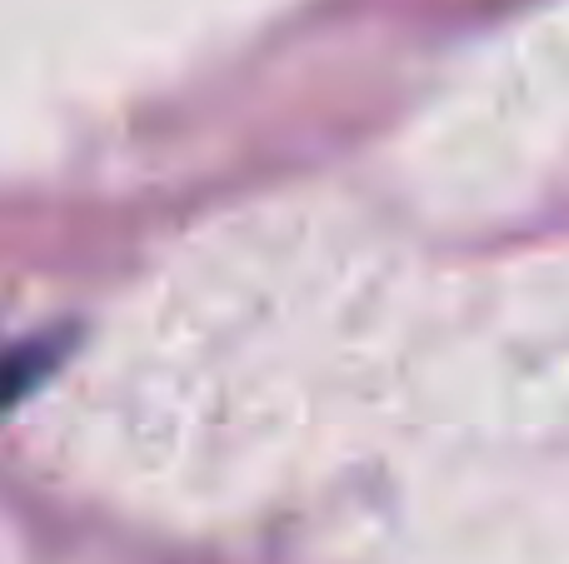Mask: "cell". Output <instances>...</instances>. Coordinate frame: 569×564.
I'll use <instances>...</instances> for the list:
<instances>
[{"label": "cell", "instance_id": "cell-1", "mask_svg": "<svg viewBox=\"0 0 569 564\" xmlns=\"http://www.w3.org/2000/svg\"><path fill=\"white\" fill-rule=\"evenodd\" d=\"M20 360H0V405L6 400H16L20 390H26V370H16Z\"/></svg>", "mask_w": 569, "mask_h": 564}]
</instances>
